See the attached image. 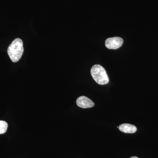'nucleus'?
I'll list each match as a JSON object with an SVG mask.
<instances>
[{
    "mask_svg": "<svg viewBox=\"0 0 158 158\" xmlns=\"http://www.w3.org/2000/svg\"><path fill=\"white\" fill-rule=\"evenodd\" d=\"M77 105L80 107L86 109L92 107L94 106V102L87 97L82 96L77 99Z\"/></svg>",
    "mask_w": 158,
    "mask_h": 158,
    "instance_id": "20e7f679",
    "label": "nucleus"
},
{
    "mask_svg": "<svg viewBox=\"0 0 158 158\" xmlns=\"http://www.w3.org/2000/svg\"><path fill=\"white\" fill-rule=\"evenodd\" d=\"M8 124L6 122L0 120V135L3 134L7 131Z\"/></svg>",
    "mask_w": 158,
    "mask_h": 158,
    "instance_id": "423d86ee",
    "label": "nucleus"
},
{
    "mask_svg": "<svg viewBox=\"0 0 158 158\" xmlns=\"http://www.w3.org/2000/svg\"><path fill=\"white\" fill-rule=\"evenodd\" d=\"M130 158H138V157H137L136 156H133L131 157Z\"/></svg>",
    "mask_w": 158,
    "mask_h": 158,
    "instance_id": "0eeeda50",
    "label": "nucleus"
},
{
    "mask_svg": "<svg viewBox=\"0 0 158 158\" xmlns=\"http://www.w3.org/2000/svg\"><path fill=\"white\" fill-rule=\"evenodd\" d=\"M90 73L94 80L100 85H105L109 82V77L106 70L102 66L99 65H95L92 66Z\"/></svg>",
    "mask_w": 158,
    "mask_h": 158,
    "instance_id": "f03ea898",
    "label": "nucleus"
},
{
    "mask_svg": "<svg viewBox=\"0 0 158 158\" xmlns=\"http://www.w3.org/2000/svg\"><path fill=\"white\" fill-rule=\"evenodd\" d=\"M8 54L12 62H17L21 58L24 52L23 40L19 38L15 39L9 46Z\"/></svg>",
    "mask_w": 158,
    "mask_h": 158,
    "instance_id": "f257e3e1",
    "label": "nucleus"
},
{
    "mask_svg": "<svg viewBox=\"0 0 158 158\" xmlns=\"http://www.w3.org/2000/svg\"><path fill=\"white\" fill-rule=\"evenodd\" d=\"M123 42V40L121 37H110L106 40L105 45L110 49H116L121 47Z\"/></svg>",
    "mask_w": 158,
    "mask_h": 158,
    "instance_id": "7ed1b4c3",
    "label": "nucleus"
},
{
    "mask_svg": "<svg viewBox=\"0 0 158 158\" xmlns=\"http://www.w3.org/2000/svg\"><path fill=\"white\" fill-rule=\"evenodd\" d=\"M119 131L125 133L133 134L136 132L137 129L134 125L129 124V123H123L118 127Z\"/></svg>",
    "mask_w": 158,
    "mask_h": 158,
    "instance_id": "39448f33",
    "label": "nucleus"
}]
</instances>
